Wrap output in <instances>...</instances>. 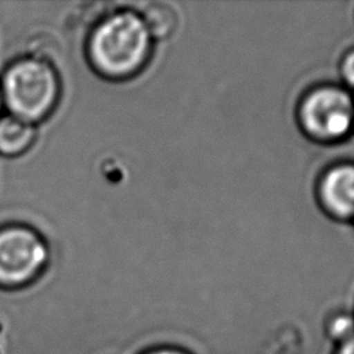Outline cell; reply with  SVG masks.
Here are the masks:
<instances>
[{
    "instance_id": "obj_1",
    "label": "cell",
    "mask_w": 354,
    "mask_h": 354,
    "mask_svg": "<svg viewBox=\"0 0 354 354\" xmlns=\"http://www.w3.org/2000/svg\"><path fill=\"white\" fill-rule=\"evenodd\" d=\"M152 40L140 14L130 10L111 11L90 29L87 59L102 77L130 79L149 61Z\"/></svg>"
},
{
    "instance_id": "obj_2",
    "label": "cell",
    "mask_w": 354,
    "mask_h": 354,
    "mask_svg": "<svg viewBox=\"0 0 354 354\" xmlns=\"http://www.w3.org/2000/svg\"><path fill=\"white\" fill-rule=\"evenodd\" d=\"M0 88L8 113L35 126L54 111L61 95L55 66L29 55L15 59L6 68Z\"/></svg>"
},
{
    "instance_id": "obj_3",
    "label": "cell",
    "mask_w": 354,
    "mask_h": 354,
    "mask_svg": "<svg viewBox=\"0 0 354 354\" xmlns=\"http://www.w3.org/2000/svg\"><path fill=\"white\" fill-rule=\"evenodd\" d=\"M300 131L321 145L339 144L354 131V98L342 84L324 83L308 88L297 102Z\"/></svg>"
},
{
    "instance_id": "obj_4",
    "label": "cell",
    "mask_w": 354,
    "mask_h": 354,
    "mask_svg": "<svg viewBox=\"0 0 354 354\" xmlns=\"http://www.w3.org/2000/svg\"><path fill=\"white\" fill-rule=\"evenodd\" d=\"M50 250L43 236L22 224L0 228V288L17 290L33 283L47 267Z\"/></svg>"
},
{
    "instance_id": "obj_5",
    "label": "cell",
    "mask_w": 354,
    "mask_h": 354,
    "mask_svg": "<svg viewBox=\"0 0 354 354\" xmlns=\"http://www.w3.org/2000/svg\"><path fill=\"white\" fill-rule=\"evenodd\" d=\"M315 198L328 217L354 224V162L330 165L317 180Z\"/></svg>"
},
{
    "instance_id": "obj_6",
    "label": "cell",
    "mask_w": 354,
    "mask_h": 354,
    "mask_svg": "<svg viewBox=\"0 0 354 354\" xmlns=\"http://www.w3.org/2000/svg\"><path fill=\"white\" fill-rule=\"evenodd\" d=\"M36 140V126L12 115L0 116V155L18 156Z\"/></svg>"
},
{
    "instance_id": "obj_7",
    "label": "cell",
    "mask_w": 354,
    "mask_h": 354,
    "mask_svg": "<svg viewBox=\"0 0 354 354\" xmlns=\"http://www.w3.org/2000/svg\"><path fill=\"white\" fill-rule=\"evenodd\" d=\"M140 17L152 39H166L177 28L176 10L167 3H151L144 7Z\"/></svg>"
},
{
    "instance_id": "obj_8",
    "label": "cell",
    "mask_w": 354,
    "mask_h": 354,
    "mask_svg": "<svg viewBox=\"0 0 354 354\" xmlns=\"http://www.w3.org/2000/svg\"><path fill=\"white\" fill-rule=\"evenodd\" d=\"M325 336L336 346L354 336V314L347 310H337L322 322Z\"/></svg>"
},
{
    "instance_id": "obj_9",
    "label": "cell",
    "mask_w": 354,
    "mask_h": 354,
    "mask_svg": "<svg viewBox=\"0 0 354 354\" xmlns=\"http://www.w3.org/2000/svg\"><path fill=\"white\" fill-rule=\"evenodd\" d=\"M26 47L29 57L39 58L54 65V61L58 57L59 43L53 33L39 32L30 36Z\"/></svg>"
},
{
    "instance_id": "obj_10",
    "label": "cell",
    "mask_w": 354,
    "mask_h": 354,
    "mask_svg": "<svg viewBox=\"0 0 354 354\" xmlns=\"http://www.w3.org/2000/svg\"><path fill=\"white\" fill-rule=\"evenodd\" d=\"M337 69L342 79V86L350 91L354 90V46L340 55Z\"/></svg>"
},
{
    "instance_id": "obj_11",
    "label": "cell",
    "mask_w": 354,
    "mask_h": 354,
    "mask_svg": "<svg viewBox=\"0 0 354 354\" xmlns=\"http://www.w3.org/2000/svg\"><path fill=\"white\" fill-rule=\"evenodd\" d=\"M141 354H191V353L174 346H156L142 351Z\"/></svg>"
},
{
    "instance_id": "obj_12",
    "label": "cell",
    "mask_w": 354,
    "mask_h": 354,
    "mask_svg": "<svg viewBox=\"0 0 354 354\" xmlns=\"http://www.w3.org/2000/svg\"><path fill=\"white\" fill-rule=\"evenodd\" d=\"M333 354H354V336L337 344Z\"/></svg>"
},
{
    "instance_id": "obj_13",
    "label": "cell",
    "mask_w": 354,
    "mask_h": 354,
    "mask_svg": "<svg viewBox=\"0 0 354 354\" xmlns=\"http://www.w3.org/2000/svg\"><path fill=\"white\" fill-rule=\"evenodd\" d=\"M4 108V104H3V95H1V88H0V116H1V109Z\"/></svg>"
}]
</instances>
